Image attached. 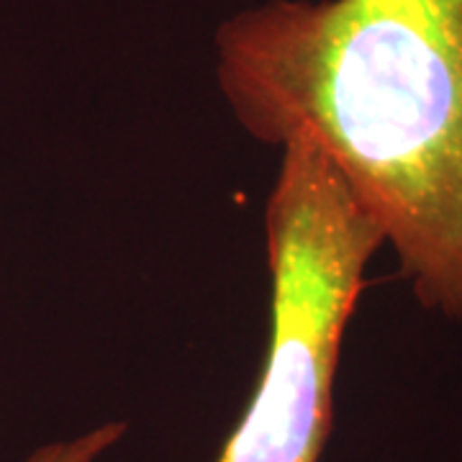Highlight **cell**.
I'll return each instance as SVG.
<instances>
[{"label": "cell", "instance_id": "cell-1", "mask_svg": "<svg viewBox=\"0 0 462 462\" xmlns=\"http://www.w3.org/2000/svg\"><path fill=\"white\" fill-rule=\"evenodd\" d=\"M257 142H311L421 306L462 329V0H267L216 33Z\"/></svg>", "mask_w": 462, "mask_h": 462}, {"label": "cell", "instance_id": "cell-2", "mask_svg": "<svg viewBox=\"0 0 462 462\" xmlns=\"http://www.w3.org/2000/svg\"><path fill=\"white\" fill-rule=\"evenodd\" d=\"M281 149L264 206L270 345L257 393L216 462H319L346 324L367 263L385 245L375 218L311 142L291 136Z\"/></svg>", "mask_w": 462, "mask_h": 462}, {"label": "cell", "instance_id": "cell-3", "mask_svg": "<svg viewBox=\"0 0 462 462\" xmlns=\"http://www.w3.org/2000/svg\"><path fill=\"white\" fill-rule=\"evenodd\" d=\"M124 434H126L124 421H108L72 439H60L39 447L23 462H98L111 447L121 442Z\"/></svg>", "mask_w": 462, "mask_h": 462}]
</instances>
